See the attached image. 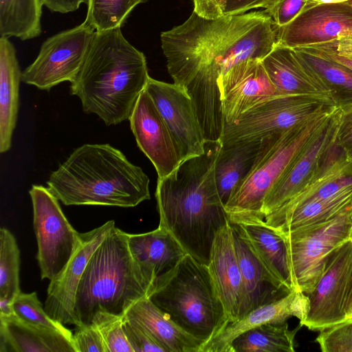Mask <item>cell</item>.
<instances>
[{
	"instance_id": "obj_48",
	"label": "cell",
	"mask_w": 352,
	"mask_h": 352,
	"mask_svg": "<svg viewBox=\"0 0 352 352\" xmlns=\"http://www.w3.org/2000/svg\"><path fill=\"white\" fill-rule=\"evenodd\" d=\"M348 1L349 0H307L303 10H305L307 9L311 8L320 4L341 3L346 2Z\"/></svg>"
},
{
	"instance_id": "obj_15",
	"label": "cell",
	"mask_w": 352,
	"mask_h": 352,
	"mask_svg": "<svg viewBox=\"0 0 352 352\" xmlns=\"http://www.w3.org/2000/svg\"><path fill=\"white\" fill-rule=\"evenodd\" d=\"M274 25L276 46L294 49L327 43L352 33V5L320 4L302 11L285 26Z\"/></svg>"
},
{
	"instance_id": "obj_7",
	"label": "cell",
	"mask_w": 352,
	"mask_h": 352,
	"mask_svg": "<svg viewBox=\"0 0 352 352\" xmlns=\"http://www.w3.org/2000/svg\"><path fill=\"white\" fill-rule=\"evenodd\" d=\"M337 109L281 133L266 137L254 166L225 206L230 222L264 219L262 208L267 194L300 149Z\"/></svg>"
},
{
	"instance_id": "obj_32",
	"label": "cell",
	"mask_w": 352,
	"mask_h": 352,
	"mask_svg": "<svg viewBox=\"0 0 352 352\" xmlns=\"http://www.w3.org/2000/svg\"><path fill=\"white\" fill-rule=\"evenodd\" d=\"M42 0H0V36L21 41L41 34Z\"/></svg>"
},
{
	"instance_id": "obj_40",
	"label": "cell",
	"mask_w": 352,
	"mask_h": 352,
	"mask_svg": "<svg viewBox=\"0 0 352 352\" xmlns=\"http://www.w3.org/2000/svg\"><path fill=\"white\" fill-rule=\"evenodd\" d=\"M76 327L72 336L76 352H107L102 337L94 324Z\"/></svg>"
},
{
	"instance_id": "obj_11",
	"label": "cell",
	"mask_w": 352,
	"mask_h": 352,
	"mask_svg": "<svg viewBox=\"0 0 352 352\" xmlns=\"http://www.w3.org/2000/svg\"><path fill=\"white\" fill-rule=\"evenodd\" d=\"M339 120L338 108L295 156L267 194L262 208L263 217L301 192L342 156L336 144Z\"/></svg>"
},
{
	"instance_id": "obj_47",
	"label": "cell",
	"mask_w": 352,
	"mask_h": 352,
	"mask_svg": "<svg viewBox=\"0 0 352 352\" xmlns=\"http://www.w3.org/2000/svg\"><path fill=\"white\" fill-rule=\"evenodd\" d=\"M12 303L13 300L11 299L0 296V318H8L15 316Z\"/></svg>"
},
{
	"instance_id": "obj_45",
	"label": "cell",
	"mask_w": 352,
	"mask_h": 352,
	"mask_svg": "<svg viewBox=\"0 0 352 352\" xmlns=\"http://www.w3.org/2000/svg\"><path fill=\"white\" fill-rule=\"evenodd\" d=\"M43 6L53 12L62 14L72 12L78 10L87 0H42Z\"/></svg>"
},
{
	"instance_id": "obj_30",
	"label": "cell",
	"mask_w": 352,
	"mask_h": 352,
	"mask_svg": "<svg viewBox=\"0 0 352 352\" xmlns=\"http://www.w3.org/2000/svg\"><path fill=\"white\" fill-rule=\"evenodd\" d=\"M329 89L336 105L342 109L352 105V70L344 65L307 47L294 49Z\"/></svg>"
},
{
	"instance_id": "obj_38",
	"label": "cell",
	"mask_w": 352,
	"mask_h": 352,
	"mask_svg": "<svg viewBox=\"0 0 352 352\" xmlns=\"http://www.w3.org/2000/svg\"><path fill=\"white\" fill-rule=\"evenodd\" d=\"M315 342L322 352H352V319L320 331Z\"/></svg>"
},
{
	"instance_id": "obj_28",
	"label": "cell",
	"mask_w": 352,
	"mask_h": 352,
	"mask_svg": "<svg viewBox=\"0 0 352 352\" xmlns=\"http://www.w3.org/2000/svg\"><path fill=\"white\" fill-rule=\"evenodd\" d=\"M252 248L272 275L285 287L294 290L287 249L283 235L267 226L264 219L239 222Z\"/></svg>"
},
{
	"instance_id": "obj_1",
	"label": "cell",
	"mask_w": 352,
	"mask_h": 352,
	"mask_svg": "<svg viewBox=\"0 0 352 352\" xmlns=\"http://www.w3.org/2000/svg\"><path fill=\"white\" fill-rule=\"evenodd\" d=\"M160 40L174 83L191 91L219 85L242 61L263 60L275 47L276 30L265 10L211 19L192 11Z\"/></svg>"
},
{
	"instance_id": "obj_9",
	"label": "cell",
	"mask_w": 352,
	"mask_h": 352,
	"mask_svg": "<svg viewBox=\"0 0 352 352\" xmlns=\"http://www.w3.org/2000/svg\"><path fill=\"white\" fill-rule=\"evenodd\" d=\"M338 108L329 100L305 95H277L224 124L221 144L260 140L281 133L320 114Z\"/></svg>"
},
{
	"instance_id": "obj_6",
	"label": "cell",
	"mask_w": 352,
	"mask_h": 352,
	"mask_svg": "<svg viewBox=\"0 0 352 352\" xmlns=\"http://www.w3.org/2000/svg\"><path fill=\"white\" fill-rule=\"evenodd\" d=\"M148 297L204 344L228 322L208 265L188 254L155 282Z\"/></svg>"
},
{
	"instance_id": "obj_46",
	"label": "cell",
	"mask_w": 352,
	"mask_h": 352,
	"mask_svg": "<svg viewBox=\"0 0 352 352\" xmlns=\"http://www.w3.org/2000/svg\"><path fill=\"white\" fill-rule=\"evenodd\" d=\"M307 47V48H309V49H310L322 56H324L329 58H331L339 63H341L352 70V58L345 57V56H340V55L335 54L326 53V52H322L319 50H317V49L311 47Z\"/></svg>"
},
{
	"instance_id": "obj_43",
	"label": "cell",
	"mask_w": 352,
	"mask_h": 352,
	"mask_svg": "<svg viewBox=\"0 0 352 352\" xmlns=\"http://www.w3.org/2000/svg\"><path fill=\"white\" fill-rule=\"evenodd\" d=\"M228 0H192L193 12L206 19L223 16Z\"/></svg>"
},
{
	"instance_id": "obj_12",
	"label": "cell",
	"mask_w": 352,
	"mask_h": 352,
	"mask_svg": "<svg viewBox=\"0 0 352 352\" xmlns=\"http://www.w3.org/2000/svg\"><path fill=\"white\" fill-rule=\"evenodd\" d=\"M95 32L84 21L47 38L35 60L22 72V82L41 90H50L63 82H73Z\"/></svg>"
},
{
	"instance_id": "obj_23",
	"label": "cell",
	"mask_w": 352,
	"mask_h": 352,
	"mask_svg": "<svg viewBox=\"0 0 352 352\" xmlns=\"http://www.w3.org/2000/svg\"><path fill=\"white\" fill-rule=\"evenodd\" d=\"M128 245L134 261L151 290L186 254L173 235L164 228L142 234H129ZM150 293V292H149Z\"/></svg>"
},
{
	"instance_id": "obj_8",
	"label": "cell",
	"mask_w": 352,
	"mask_h": 352,
	"mask_svg": "<svg viewBox=\"0 0 352 352\" xmlns=\"http://www.w3.org/2000/svg\"><path fill=\"white\" fill-rule=\"evenodd\" d=\"M351 206L327 221L280 232L287 249L294 290L310 294L331 254L350 239Z\"/></svg>"
},
{
	"instance_id": "obj_52",
	"label": "cell",
	"mask_w": 352,
	"mask_h": 352,
	"mask_svg": "<svg viewBox=\"0 0 352 352\" xmlns=\"http://www.w3.org/2000/svg\"><path fill=\"white\" fill-rule=\"evenodd\" d=\"M349 3L351 4L352 5V0H349L347 1Z\"/></svg>"
},
{
	"instance_id": "obj_2",
	"label": "cell",
	"mask_w": 352,
	"mask_h": 352,
	"mask_svg": "<svg viewBox=\"0 0 352 352\" xmlns=\"http://www.w3.org/2000/svg\"><path fill=\"white\" fill-rule=\"evenodd\" d=\"M220 140H206L204 152L184 160L169 175L157 178L159 227L169 232L186 254L208 265L216 233L229 223L216 185L215 162Z\"/></svg>"
},
{
	"instance_id": "obj_36",
	"label": "cell",
	"mask_w": 352,
	"mask_h": 352,
	"mask_svg": "<svg viewBox=\"0 0 352 352\" xmlns=\"http://www.w3.org/2000/svg\"><path fill=\"white\" fill-rule=\"evenodd\" d=\"M12 307L19 319L35 326L60 331L72 338L73 333L70 330L46 313L36 292L25 294L21 292L13 300Z\"/></svg>"
},
{
	"instance_id": "obj_44",
	"label": "cell",
	"mask_w": 352,
	"mask_h": 352,
	"mask_svg": "<svg viewBox=\"0 0 352 352\" xmlns=\"http://www.w3.org/2000/svg\"><path fill=\"white\" fill-rule=\"evenodd\" d=\"M275 0H228L223 15L241 14L258 8L265 10Z\"/></svg>"
},
{
	"instance_id": "obj_14",
	"label": "cell",
	"mask_w": 352,
	"mask_h": 352,
	"mask_svg": "<svg viewBox=\"0 0 352 352\" xmlns=\"http://www.w3.org/2000/svg\"><path fill=\"white\" fill-rule=\"evenodd\" d=\"M145 89L166 122L182 160L202 154L206 140L195 106L186 91L175 83L151 77Z\"/></svg>"
},
{
	"instance_id": "obj_25",
	"label": "cell",
	"mask_w": 352,
	"mask_h": 352,
	"mask_svg": "<svg viewBox=\"0 0 352 352\" xmlns=\"http://www.w3.org/2000/svg\"><path fill=\"white\" fill-rule=\"evenodd\" d=\"M21 70L16 49L8 37L0 36V152L12 146L19 108Z\"/></svg>"
},
{
	"instance_id": "obj_3",
	"label": "cell",
	"mask_w": 352,
	"mask_h": 352,
	"mask_svg": "<svg viewBox=\"0 0 352 352\" xmlns=\"http://www.w3.org/2000/svg\"><path fill=\"white\" fill-rule=\"evenodd\" d=\"M146 56L121 28L96 32L69 92L107 126L128 120L148 78Z\"/></svg>"
},
{
	"instance_id": "obj_27",
	"label": "cell",
	"mask_w": 352,
	"mask_h": 352,
	"mask_svg": "<svg viewBox=\"0 0 352 352\" xmlns=\"http://www.w3.org/2000/svg\"><path fill=\"white\" fill-rule=\"evenodd\" d=\"M265 138L221 144L215 162L214 175L217 190L224 206L254 166Z\"/></svg>"
},
{
	"instance_id": "obj_26",
	"label": "cell",
	"mask_w": 352,
	"mask_h": 352,
	"mask_svg": "<svg viewBox=\"0 0 352 352\" xmlns=\"http://www.w3.org/2000/svg\"><path fill=\"white\" fill-rule=\"evenodd\" d=\"M123 316L142 326L168 352H201L204 343L179 327L148 296L133 303Z\"/></svg>"
},
{
	"instance_id": "obj_21",
	"label": "cell",
	"mask_w": 352,
	"mask_h": 352,
	"mask_svg": "<svg viewBox=\"0 0 352 352\" xmlns=\"http://www.w3.org/2000/svg\"><path fill=\"white\" fill-rule=\"evenodd\" d=\"M261 62L278 95H305L333 102L324 84L294 49L275 45Z\"/></svg>"
},
{
	"instance_id": "obj_34",
	"label": "cell",
	"mask_w": 352,
	"mask_h": 352,
	"mask_svg": "<svg viewBox=\"0 0 352 352\" xmlns=\"http://www.w3.org/2000/svg\"><path fill=\"white\" fill-rule=\"evenodd\" d=\"M86 4L85 22L96 32L121 28L137 6L134 0H87Z\"/></svg>"
},
{
	"instance_id": "obj_18",
	"label": "cell",
	"mask_w": 352,
	"mask_h": 352,
	"mask_svg": "<svg viewBox=\"0 0 352 352\" xmlns=\"http://www.w3.org/2000/svg\"><path fill=\"white\" fill-rule=\"evenodd\" d=\"M219 86L224 124L232 122L253 106L278 95L258 59H248L234 66L219 80Z\"/></svg>"
},
{
	"instance_id": "obj_20",
	"label": "cell",
	"mask_w": 352,
	"mask_h": 352,
	"mask_svg": "<svg viewBox=\"0 0 352 352\" xmlns=\"http://www.w3.org/2000/svg\"><path fill=\"white\" fill-rule=\"evenodd\" d=\"M309 309L307 294L292 290L284 297L261 306L231 322H227L208 341L201 352H232L233 340L241 333L265 323H282L297 318L303 326Z\"/></svg>"
},
{
	"instance_id": "obj_33",
	"label": "cell",
	"mask_w": 352,
	"mask_h": 352,
	"mask_svg": "<svg viewBox=\"0 0 352 352\" xmlns=\"http://www.w3.org/2000/svg\"><path fill=\"white\" fill-rule=\"evenodd\" d=\"M302 325L290 330L287 322L252 328L232 342V352H294L295 336Z\"/></svg>"
},
{
	"instance_id": "obj_39",
	"label": "cell",
	"mask_w": 352,
	"mask_h": 352,
	"mask_svg": "<svg viewBox=\"0 0 352 352\" xmlns=\"http://www.w3.org/2000/svg\"><path fill=\"white\" fill-rule=\"evenodd\" d=\"M123 329L133 352H168L148 331L123 316Z\"/></svg>"
},
{
	"instance_id": "obj_29",
	"label": "cell",
	"mask_w": 352,
	"mask_h": 352,
	"mask_svg": "<svg viewBox=\"0 0 352 352\" xmlns=\"http://www.w3.org/2000/svg\"><path fill=\"white\" fill-rule=\"evenodd\" d=\"M351 186H352V160H349L342 156L329 165L301 192L265 216V223L270 226L307 201L331 197Z\"/></svg>"
},
{
	"instance_id": "obj_50",
	"label": "cell",
	"mask_w": 352,
	"mask_h": 352,
	"mask_svg": "<svg viewBox=\"0 0 352 352\" xmlns=\"http://www.w3.org/2000/svg\"><path fill=\"white\" fill-rule=\"evenodd\" d=\"M350 214H351L350 239L352 240V205L351 206Z\"/></svg>"
},
{
	"instance_id": "obj_42",
	"label": "cell",
	"mask_w": 352,
	"mask_h": 352,
	"mask_svg": "<svg viewBox=\"0 0 352 352\" xmlns=\"http://www.w3.org/2000/svg\"><path fill=\"white\" fill-rule=\"evenodd\" d=\"M336 144L345 157L352 160V105L340 109Z\"/></svg>"
},
{
	"instance_id": "obj_41",
	"label": "cell",
	"mask_w": 352,
	"mask_h": 352,
	"mask_svg": "<svg viewBox=\"0 0 352 352\" xmlns=\"http://www.w3.org/2000/svg\"><path fill=\"white\" fill-rule=\"evenodd\" d=\"M307 0H275L264 10L277 27L292 21L304 9Z\"/></svg>"
},
{
	"instance_id": "obj_17",
	"label": "cell",
	"mask_w": 352,
	"mask_h": 352,
	"mask_svg": "<svg viewBox=\"0 0 352 352\" xmlns=\"http://www.w3.org/2000/svg\"><path fill=\"white\" fill-rule=\"evenodd\" d=\"M129 120L138 147L153 164L158 178L169 175L182 160L166 122L146 89L140 95Z\"/></svg>"
},
{
	"instance_id": "obj_10",
	"label": "cell",
	"mask_w": 352,
	"mask_h": 352,
	"mask_svg": "<svg viewBox=\"0 0 352 352\" xmlns=\"http://www.w3.org/2000/svg\"><path fill=\"white\" fill-rule=\"evenodd\" d=\"M29 194L41 278L52 280L63 272L75 252L80 233L69 223L59 200L47 187L32 185Z\"/></svg>"
},
{
	"instance_id": "obj_22",
	"label": "cell",
	"mask_w": 352,
	"mask_h": 352,
	"mask_svg": "<svg viewBox=\"0 0 352 352\" xmlns=\"http://www.w3.org/2000/svg\"><path fill=\"white\" fill-rule=\"evenodd\" d=\"M208 267L224 306L228 322L237 320L242 279L230 221L215 234Z\"/></svg>"
},
{
	"instance_id": "obj_35",
	"label": "cell",
	"mask_w": 352,
	"mask_h": 352,
	"mask_svg": "<svg viewBox=\"0 0 352 352\" xmlns=\"http://www.w3.org/2000/svg\"><path fill=\"white\" fill-rule=\"evenodd\" d=\"M20 251L14 235L0 230V296L12 300L21 292L19 284Z\"/></svg>"
},
{
	"instance_id": "obj_19",
	"label": "cell",
	"mask_w": 352,
	"mask_h": 352,
	"mask_svg": "<svg viewBox=\"0 0 352 352\" xmlns=\"http://www.w3.org/2000/svg\"><path fill=\"white\" fill-rule=\"evenodd\" d=\"M230 223L242 279L239 319L261 306L284 297L292 290L275 278L265 267L241 226L236 223Z\"/></svg>"
},
{
	"instance_id": "obj_51",
	"label": "cell",
	"mask_w": 352,
	"mask_h": 352,
	"mask_svg": "<svg viewBox=\"0 0 352 352\" xmlns=\"http://www.w3.org/2000/svg\"><path fill=\"white\" fill-rule=\"evenodd\" d=\"M148 1H149V0H134V1L137 6H138L139 4H141V3H146Z\"/></svg>"
},
{
	"instance_id": "obj_37",
	"label": "cell",
	"mask_w": 352,
	"mask_h": 352,
	"mask_svg": "<svg viewBox=\"0 0 352 352\" xmlns=\"http://www.w3.org/2000/svg\"><path fill=\"white\" fill-rule=\"evenodd\" d=\"M91 323L100 331L107 352H133L123 329V316L98 311Z\"/></svg>"
},
{
	"instance_id": "obj_24",
	"label": "cell",
	"mask_w": 352,
	"mask_h": 352,
	"mask_svg": "<svg viewBox=\"0 0 352 352\" xmlns=\"http://www.w3.org/2000/svg\"><path fill=\"white\" fill-rule=\"evenodd\" d=\"M0 352H76L72 338L27 323L16 316L0 318Z\"/></svg>"
},
{
	"instance_id": "obj_5",
	"label": "cell",
	"mask_w": 352,
	"mask_h": 352,
	"mask_svg": "<svg viewBox=\"0 0 352 352\" xmlns=\"http://www.w3.org/2000/svg\"><path fill=\"white\" fill-rule=\"evenodd\" d=\"M127 236L114 226L91 256L76 295L80 325L91 324L98 311L124 316L148 296L150 285L131 254Z\"/></svg>"
},
{
	"instance_id": "obj_16",
	"label": "cell",
	"mask_w": 352,
	"mask_h": 352,
	"mask_svg": "<svg viewBox=\"0 0 352 352\" xmlns=\"http://www.w3.org/2000/svg\"><path fill=\"white\" fill-rule=\"evenodd\" d=\"M113 220L90 231L80 233V242L63 272L50 280L44 304L46 313L63 324L80 325L75 313L77 289L87 264L111 229Z\"/></svg>"
},
{
	"instance_id": "obj_31",
	"label": "cell",
	"mask_w": 352,
	"mask_h": 352,
	"mask_svg": "<svg viewBox=\"0 0 352 352\" xmlns=\"http://www.w3.org/2000/svg\"><path fill=\"white\" fill-rule=\"evenodd\" d=\"M351 205L352 186L331 197L307 201L269 226L278 232H287L327 221L344 211Z\"/></svg>"
},
{
	"instance_id": "obj_13",
	"label": "cell",
	"mask_w": 352,
	"mask_h": 352,
	"mask_svg": "<svg viewBox=\"0 0 352 352\" xmlns=\"http://www.w3.org/2000/svg\"><path fill=\"white\" fill-rule=\"evenodd\" d=\"M351 280L352 240L349 239L333 252L314 289L307 294L309 309L303 326L320 331L346 320Z\"/></svg>"
},
{
	"instance_id": "obj_4",
	"label": "cell",
	"mask_w": 352,
	"mask_h": 352,
	"mask_svg": "<svg viewBox=\"0 0 352 352\" xmlns=\"http://www.w3.org/2000/svg\"><path fill=\"white\" fill-rule=\"evenodd\" d=\"M149 178L109 144H85L75 150L46 182L66 206L135 207L150 199Z\"/></svg>"
},
{
	"instance_id": "obj_49",
	"label": "cell",
	"mask_w": 352,
	"mask_h": 352,
	"mask_svg": "<svg viewBox=\"0 0 352 352\" xmlns=\"http://www.w3.org/2000/svg\"><path fill=\"white\" fill-rule=\"evenodd\" d=\"M346 314L347 319H352V280L351 289L346 302Z\"/></svg>"
}]
</instances>
